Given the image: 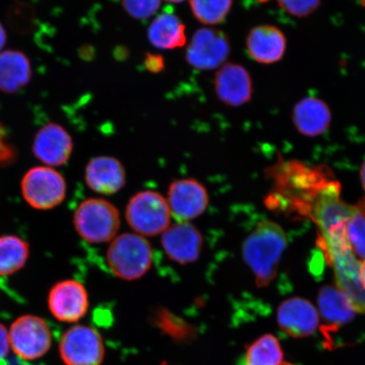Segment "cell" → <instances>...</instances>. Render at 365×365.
Wrapping results in <instances>:
<instances>
[{
	"label": "cell",
	"mask_w": 365,
	"mask_h": 365,
	"mask_svg": "<svg viewBox=\"0 0 365 365\" xmlns=\"http://www.w3.org/2000/svg\"><path fill=\"white\" fill-rule=\"evenodd\" d=\"M267 173L273 190L264 200L267 207L299 217H310L319 196L336 181L325 165L309 167L282 158Z\"/></svg>",
	"instance_id": "obj_1"
},
{
	"label": "cell",
	"mask_w": 365,
	"mask_h": 365,
	"mask_svg": "<svg viewBox=\"0 0 365 365\" xmlns=\"http://www.w3.org/2000/svg\"><path fill=\"white\" fill-rule=\"evenodd\" d=\"M287 244L284 230L269 220L258 222L245 240L242 254L258 287H267L275 279Z\"/></svg>",
	"instance_id": "obj_2"
},
{
	"label": "cell",
	"mask_w": 365,
	"mask_h": 365,
	"mask_svg": "<svg viewBox=\"0 0 365 365\" xmlns=\"http://www.w3.org/2000/svg\"><path fill=\"white\" fill-rule=\"evenodd\" d=\"M346 226L319 235L318 247L334 270L336 287L349 297L356 313H365V289L360 277L361 262L346 240Z\"/></svg>",
	"instance_id": "obj_3"
},
{
	"label": "cell",
	"mask_w": 365,
	"mask_h": 365,
	"mask_svg": "<svg viewBox=\"0 0 365 365\" xmlns=\"http://www.w3.org/2000/svg\"><path fill=\"white\" fill-rule=\"evenodd\" d=\"M107 259L114 275L123 280L135 281L144 277L152 267L153 251L145 237L127 232L111 241Z\"/></svg>",
	"instance_id": "obj_4"
},
{
	"label": "cell",
	"mask_w": 365,
	"mask_h": 365,
	"mask_svg": "<svg viewBox=\"0 0 365 365\" xmlns=\"http://www.w3.org/2000/svg\"><path fill=\"white\" fill-rule=\"evenodd\" d=\"M120 214L115 205L101 198L86 200L74 214L76 232L90 244L112 241L120 230Z\"/></svg>",
	"instance_id": "obj_5"
},
{
	"label": "cell",
	"mask_w": 365,
	"mask_h": 365,
	"mask_svg": "<svg viewBox=\"0 0 365 365\" xmlns=\"http://www.w3.org/2000/svg\"><path fill=\"white\" fill-rule=\"evenodd\" d=\"M172 214L168 200L153 190L140 191L132 196L125 209L128 225L135 234L153 237L170 227Z\"/></svg>",
	"instance_id": "obj_6"
},
{
	"label": "cell",
	"mask_w": 365,
	"mask_h": 365,
	"mask_svg": "<svg viewBox=\"0 0 365 365\" xmlns=\"http://www.w3.org/2000/svg\"><path fill=\"white\" fill-rule=\"evenodd\" d=\"M26 202L36 210H50L61 205L66 196L65 178L51 167H35L21 180Z\"/></svg>",
	"instance_id": "obj_7"
},
{
	"label": "cell",
	"mask_w": 365,
	"mask_h": 365,
	"mask_svg": "<svg viewBox=\"0 0 365 365\" xmlns=\"http://www.w3.org/2000/svg\"><path fill=\"white\" fill-rule=\"evenodd\" d=\"M11 349L18 357L36 360L52 346V333L43 318L26 314L16 319L9 330Z\"/></svg>",
	"instance_id": "obj_8"
},
{
	"label": "cell",
	"mask_w": 365,
	"mask_h": 365,
	"mask_svg": "<svg viewBox=\"0 0 365 365\" xmlns=\"http://www.w3.org/2000/svg\"><path fill=\"white\" fill-rule=\"evenodd\" d=\"M58 351L66 365H101L105 354L102 336L84 325L68 328L59 341Z\"/></svg>",
	"instance_id": "obj_9"
},
{
	"label": "cell",
	"mask_w": 365,
	"mask_h": 365,
	"mask_svg": "<svg viewBox=\"0 0 365 365\" xmlns=\"http://www.w3.org/2000/svg\"><path fill=\"white\" fill-rule=\"evenodd\" d=\"M230 53V40L223 31L199 29L187 48L185 58L190 66L207 71L221 66Z\"/></svg>",
	"instance_id": "obj_10"
},
{
	"label": "cell",
	"mask_w": 365,
	"mask_h": 365,
	"mask_svg": "<svg viewBox=\"0 0 365 365\" xmlns=\"http://www.w3.org/2000/svg\"><path fill=\"white\" fill-rule=\"evenodd\" d=\"M168 203L178 222H190L202 215L209 205L207 188L193 178L173 181L168 188Z\"/></svg>",
	"instance_id": "obj_11"
},
{
	"label": "cell",
	"mask_w": 365,
	"mask_h": 365,
	"mask_svg": "<svg viewBox=\"0 0 365 365\" xmlns=\"http://www.w3.org/2000/svg\"><path fill=\"white\" fill-rule=\"evenodd\" d=\"M50 312L58 321L75 323L88 313L89 297L86 287L75 280L57 282L50 289L48 298Z\"/></svg>",
	"instance_id": "obj_12"
},
{
	"label": "cell",
	"mask_w": 365,
	"mask_h": 365,
	"mask_svg": "<svg viewBox=\"0 0 365 365\" xmlns=\"http://www.w3.org/2000/svg\"><path fill=\"white\" fill-rule=\"evenodd\" d=\"M204 239L202 232L190 222H178L162 234L164 252L180 264L194 263L200 257Z\"/></svg>",
	"instance_id": "obj_13"
},
{
	"label": "cell",
	"mask_w": 365,
	"mask_h": 365,
	"mask_svg": "<svg viewBox=\"0 0 365 365\" xmlns=\"http://www.w3.org/2000/svg\"><path fill=\"white\" fill-rule=\"evenodd\" d=\"M316 307L302 298L286 299L277 309V324L282 332L293 339H304L314 334L319 326Z\"/></svg>",
	"instance_id": "obj_14"
},
{
	"label": "cell",
	"mask_w": 365,
	"mask_h": 365,
	"mask_svg": "<svg viewBox=\"0 0 365 365\" xmlns=\"http://www.w3.org/2000/svg\"><path fill=\"white\" fill-rule=\"evenodd\" d=\"M214 85L217 98L228 106H242L252 98L253 83L250 73L236 63H227L219 68Z\"/></svg>",
	"instance_id": "obj_15"
},
{
	"label": "cell",
	"mask_w": 365,
	"mask_h": 365,
	"mask_svg": "<svg viewBox=\"0 0 365 365\" xmlns=\"http://www.w3.org/2000/svg\"><path fill=\"white\" fill-rule=\"evenodd\" d=\"M33 150L35 157L48 167H59L70 158L73 140L61 125L49 123L36 133Z\"/></svg>",
	"instance_id": "obj_16"
},
{
	"label": "cell",
	"mask_w": 365,
	"mask_h": 365,
	"mask_svg": "<svg viewBox=\"0 0 365 365\" xmlns=\"http://www.w3.org/2000/svg\"><path fill=\"white\" fill-rule=\"evenodd\" d=\"M86 185L94 192L110 195L118 192L126 184V171L120 160L99 156L91 160L86 168Z\"/></svg>",
	"instance_id": "obj_17"
},
{
	"label": "cell",
	"mask_w": 365,
	"mask_h": 365,
	"mask_svg": "<svg viewBox=\"0 0 365 365\" xmlns=\"http://www.w3.org/2000/svg\"><path fill=\"white\" fill-rule=\"evenodd\" d=\"M246 47L255 61L272 65L284 58L287 38L282 31L275 26H257L250 30L246 38Z\"/></svg>",
	"instance_id": "obj_18"
},
{
	"label": "cell",
	"mask_w": 365,
	"mask_h": 365,
	"mask_svg": "<svg viewBox=\"0 0 365 365\" xmlns=\"http://www.w3.org/2000/svg\"><path fill=\"white\" fill-rule=\"evenodd\" d=\"M292 120L301 135H322L331 124V112L322 99L307 97L297 103L292 113Z\"/></svg>",
	"instance_id": "obj_19"
},
{
	"label": "cell",
	"mask_w": 365,
	"mask_h": 365,
	"mask_svg": "<svg viewBox=\"0 0 365 365\" xmlns=\"http://www.w3.org/2000/svg\"><path fill=\"white\" fill-rule=\"evenodd\" d=\"M318 304L322 318L330 330L346 325L355 317L349 297L337 287H322L319 292Z\"/></svg>",
	"instance_id": "obj_20"
},
{
	"label": "cell",
	"mask_w": 365,
	"mask_h": 365,
	"mask_svg": "<svg viewBox=\"0 0 365 365\" xmlns=\"http://www.w3.org/2000/svg\"><path fill=\"white\" fill-rule=\"evenodd\" d=\"M31 67L24 53L16 50L0 53V91L15 93L31 80Z\"/></svg>",
	"instance_id": "obj_21"
},
{
	"label": "cell",
	"mask_w": 365,
	"mask_h": 365,
	"mask_svg": "<svg viewBox=\"0 0 365 365\" xmlns=\"http://www.w3.org/2000/svg\"><path fill=\"white\" fill-rule=\"evenodd\" d=\"M148 38L150 43L158 48H182L186 43L185 26L173 13H163L150 23Z\"/></svg>",
	"instance_id": "obj_22"
},
{
	"label": "cell",
	"mask_w": 365,
	"mask_h": 365,
	"mask_svg": "<svg viewBox=\"0 0 365 365\" xmlns=\"http://www.w3.org/2000/svg\"><path fill=\"white\" fill-rule=\"evenodd\" d=\"M29 244L19 237L0 236V276L20 271L29 259Z\"/></svg>",
	"instance_id": "obj_23"
},
{
	"label": "cell",
	"mask_w": 365,
	"mask_h": 365,
	"mask_svg": "<svg viewBox=\"0 0 365 365\" xmlns=\"http://www.w3.org/2000/svg\"><path fill=\"white\" fill-rule=\"evenodd\" d=\"M284 362L279 341L275 336L266 334L249 346L243 365H282Z\"/></svg>",
	"instance_id": "obj_24"
},
{
	"label": "cell",
	"mask_w": 365,
	"mask_h": 365,
	"mask_svg": "<svg viewBox=\"0 0 365 365\" xmlns=\"http://www.w3.org/2000/svg\"><path fill=\"white\" fill-rule=\"evenodd\" d=\"M194 16L205 25H217L226 19L232 0H190Z\"/></svg>",
	"instance_id": "obj_25"
},
{
	"label": "cell",
	"mask_w": 365,
	"mask_h": 365,
	"mask_svg": "<svg viewBox=\"0 0 365 365\" xmlns=\"http://www.w3.org/2000/svg\"><path fill=\"white\" fill-rule=\"evenodd\" d=\"M346 234L355 257L365 261V209L361 203L354 205Z\"/></svg>",
	"instance_id": "obj_26"
},
{
	"label": "cell",
	"mask_w": 365,
	"mask_h": 365,
	"mask_svg": "<svg viewBox=\"0 0 365 365\" xmlns=\"http://www.w3.org/2000/svg\"><path fill=\"white\" fill-rule=\"evenodd\" d=\"M156 323L163 331L168 333L173 339L184 340L189 339L191 334L189 324L164 309L158 310Z\"/></svg>",
	"instance_id": "obj_27"
},
{
	"label": "cell",
	"mask_w": 365,
	"mask_h": 365,
	"mask_svg": "<svg viewBox=\"0 0 365 365\" xmlns=\"http://www.w3.org/2000/svg\"><path fill=\"white\" fill-rule=\"evenodd\" d=\"M122 6L135 19L145 20L158 11L161 0H122Z\"/></svg>",
	"instance_id": "obj_28"
},
{
	"label": "cell",
	"mask_w": 365,
	"mask_h": 365,
	"mask_svg": "<svg viewBox=\"0 0 365 365\" xmlns=\"http://www.w3.org/2000/svg\"><path fill=\"white\" fill-rule=\"evenodd\" d=\"M277 3L289 15L304 18L317 11L322 0H277Z\"/></svg>",
	"instance_id": "obj_29"
},
{
	"label": "cell",
	"mask_w": 365,
	"mask_h": 365,
	"mask_svg": "<svg viewBox=\"0 0 365 365\" xmlns=\"http://www.w3.org/2000/svg\"><path fill=\"white\" fill-rule=\"evenodd\" d=\"M145 67L152 73H160L165 68V62L162 56L155 53H147L144 61Z\"/></svg>",
	"instance_id": "obj_30"
},
{
	"label": "cell",
	"mask_w": 365,
	"mask_h": 365,
	"mask_svg": "<svg viewBox=\"0 0 365 365\" xmlns=\"http://www.w3.org/2000/svg\"><path fill=\"white\" fill-rule=\"evenodd\" d=\"M10 339H9V331L6 327L0 323V361L6 357L10 351Z\"/></svg>",
	"instance_id": "obj_31"
},
{
	"label": "cell",
	"mask_w": 365,
	"mask_h": 365,
	"mask_svg": "<svg viewBox=\"0 0 365 365\" xmlns=\"http://www.w3.org/2000/svg\"><path fill=\"white\" fill-rule=\"evenodd\" d=\"M14 150L0 138V164H7L14 159Z\"/></svg>",
	"instance_id": "obj_32"
},
{
	"label": "cell",
	"mask_w": 365,
	"mask_h": 365,
	"mask_svg": "<svg viewBox=\"0 0 365 365\" xmlns=\"http://www.w3.org/2000/svg\"><path fill=\"white\" fill-rule=\"evenodd\" d=\"M6 43V34L4 27L0 24V50L4 48V44Z\"/></svg>",
	"instance_id": "obj_33"
},
{
	"label": "cell",
	"mask_w": 365,
	"mask_h": 365,
	"mask_svg": "<svg viewBox=\"0 0 365 365\" xmlns=\"http://www.w3.org/2000/svg\"><path fill=\"white\" fill-rule=\"evenodd\" d=\"M360 277H361L362 284L365 289V261L361 264V270H360Z\"/></svg>",
	"instance_id": "obj_34"
},
{
	"label": "cell",
	"mask_w": 365,
	"mask_h": 365,
	"mask_svg": "<svg viewBox=\"0 0 365 365\" xmlns=\"http://www.w3.org/2000/svg\"><path fill=\"white\" fill-rule=\"evenodd\" d=\"M360 178H361L362 185L364 186V189L365 190V162L363 164L361 170H360Z\"/></svg>",
	"instance_id": "obj_35"
},
{
	"label": "cell",
	"mask_w": 365,
	"mask_h": 365,
	"mask_svg": "<svg viewBox=\"0 0 365 365\" xmlns=\"http://www.w3.org/2000/svg\"><path fill=\"white\" fill-rule=\"evenodd\" d=\"M166 1L170 2V3H180V2L185 1V0H166Z\"/></svg>",
	"instance_id": "obj_36"
},
{
	"label": "cell",
	"mask_w": 365,
	"mask_h": 365,
	"mask_svg": "<svg viewBox=\"0 0 365 365\" xmlns=\"http://www.w3.org/2000/svg\"><path fill=\"white\" fill-rule=\"evenodd\" d=\"M282 365H295V364H292V363H289V362H285V361H284V363H282Z\"/></svg>",
	"instance_id": "obj_37"
},
{
	"label": "cell",
	"mask_w": 365,
	"mask_h": 365,
	"mask_svg": "<svg viewBox=\"0 0 365 365\" xmlns=\"http://www.w3.org/2000/svg\"><path fill=\"white\" fill-rule=\"evenodd\" d=\"M360 203H361V205H363V207H364V209H365V198H364V200H363V202H360Z\"/></svg>",
	"instance_id": "obj_38"
}]
</instances>
